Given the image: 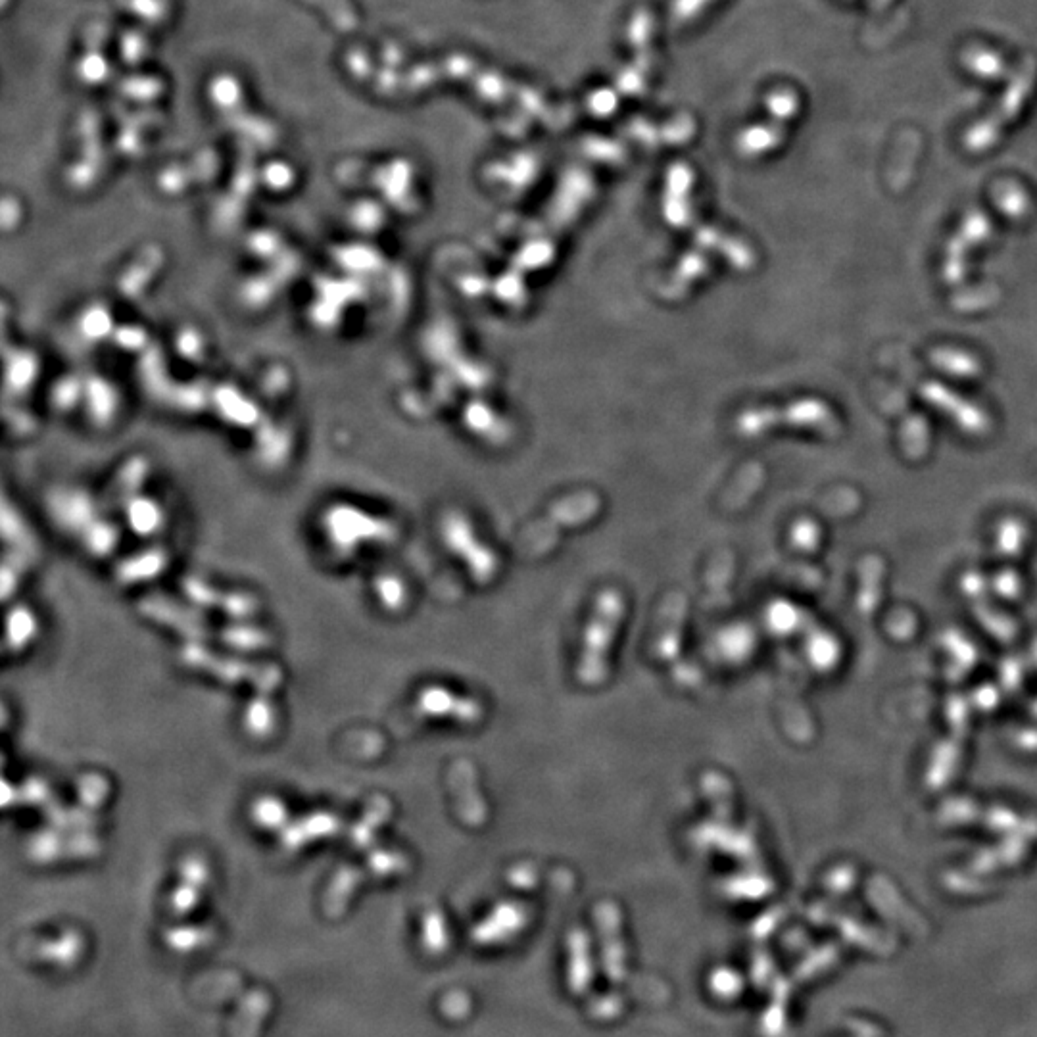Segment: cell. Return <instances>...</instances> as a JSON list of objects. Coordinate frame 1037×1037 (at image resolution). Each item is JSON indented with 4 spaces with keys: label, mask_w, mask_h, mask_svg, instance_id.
Listing matches in <instances>:
<instances>
[{
    "label": "cell",
    "mask_w": 1037,
    "mask_h": 1037,
    "mask_svg": "<svg viewBox=\"0 0 1037 1037\" xmlns=\"http://www.w3.org/2000/svg\"><path fill=\"white\" fill-rule=\"evenodd\" d=\"M625 619V602L617 592H605L596 603L584 632L577 678L584 686H600L609 675V653L617 628Z\"/></svg>",
    "instance_id": "6da1fadb"
},
{
    "label": "cell",
    "mask_w": 1037,
    "mask_h": 1037,
    "mask_svg": "<svg viewBox=\"0 0 1037 1037\" xmlns=\"http://www.w3.org/2000/svg\"><path fill=\"white\" fill-rule=\"evenodd\" d=\"M37 957L50 965H73L79 957V943L77 940H62L58 943L49 941L43 945V949L37 947Z\"/></svg>",
    "instance_id": "7a4b0ae2"
}]
</instances>
